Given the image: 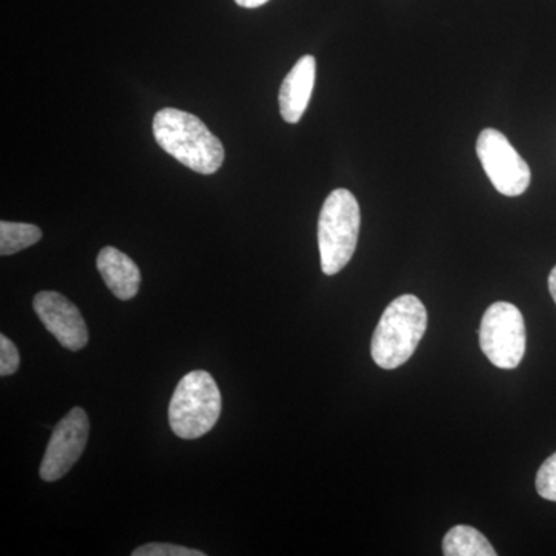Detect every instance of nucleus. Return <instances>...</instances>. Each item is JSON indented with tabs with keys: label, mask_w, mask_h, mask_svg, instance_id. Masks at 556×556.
<instances>
[{
	"label": "nucleus",
	"mask_w": 556,
	"mask_h": 556,
	"mask_svg": "<svg viewBox=\"0 0 556 556\" xmlns=\"http://www.w3.org/2000/svg\"><path fill=\"white\" fill-rule=\"evenodd\" d=\"M97 268L116 299L130 300L138 294L141 273L129 255L112 247L101 249Z\"/></svg>",
	"instance_id": "nucleus-10"
},
{
	"label": "nucleus",
	"mask_w": 556,
	"mask_h": 556,
	"mask_svg": "<svg viewBox=\"0 0 556 556\" xmlns=\"http://www.w3.org/2000/svg\"><path fill=\"white\" fill-rule=\"evenodd\" d=\"M316 58L306 54L288 73L281 84L278 102L280 113L289 124H298L305 115L316 84Z\"/></svg>",
	"instance_id": "nucleus-9"
},
{
	"label": "nucleus",
	"mask_w": 556,
	"mask_h": 556,
	"mask_svg": "<svg viewBox=\"0 0 556 556\" xmlns=\"http://www.w3.org/2000/svg\"><path fill=\"white\" fill-rule=\"evenodd\" d=\"M237 5L243 7V9H258V7L265 5L269 0H236Z\"/></svg>",
	"instance_id": "nucleus-16"
},
{
	"label": "nucleus",
	"mask_w": 556,
	"mask_h": 556,
	"mask_svg": "<svg viewBox=\"0 0 556 556\" xmlns=\"http://www.w3.org/2000/svg\"><path fill=\"white\" fill-rule=\"evenodd\" d=\"M361 230V207L348 189H336L325 200L318 218V251L320 265L327 276H336L357 248Z\"/></svg>",
	"instance_id": "nucleus-3"
},
{
	"label": "nucleus",
	"mask_w": 556,
	"mask_h": 556,
	"mask_svg": "<svg viewBox=\"0 0 556 556\" xmlns=\"http://www.w3.org/2000/svg\"><path fill=\"white\" fill-rule=\"evenodd\" d=\"M548 291H551L552 299L556 303V266L552 269L551 276H548Z\"/></svg>",
	"instance_id": "nucleus-17"
},
{
	"label": "nucleus",
	"mask_w": 556,
	"mask_h": 556,
	"mask_svg": "<svg viewBox=\"0 0 556 556\" xmlns=\"http://www.w3.org/2000/svg\"><path fill=\"white\" fill-rule=\"evenodd\" d=\"M536 492L544 500L556 503V453L547 457L538 470Z\"/></svg>",
	"instance_id": "nucleus-13"
},
{
	"label": "nucleus",
	"mask_w": 556,
	"mask_h": 556,
	"mask_svg": "<svg viewBox=\"0 0 556 556\" xmlns=\"http://www.w3.org/2000/svg\"><path fill=\"white\" fill-rule=\"evenodd\" d=\"M153 137L164 152L199 174H215L225 161L222 141L192 113L160 110L153 118Z\"/></svg>",
	"instance_id": "nucleus-1"
},
{
	"label": "nucleus",
	"mask_w": 556,
	"mask_h": 556,
	"mask_svg": "<svg viewBox=\"0 0 556 556\" xmlns=\"http://www.w3.org/2000/svg\"><path fill=\"white\" fill-rule=\"evenodd\" d=\"M90 422L86 409L75 407L62 417L53 428V434L40 464L39 475L43 481L54 482L72 470L78 463L89 441Z\"/></svg>",
	"instance_id": "nucleus-7"
},
{
	"label": "nucleus",
	"mask_w": 556,
	"mask_h": 556,
	"mask_svg": "<svg viewBox=\"0 0 556 556\" xmlns=\"http://www.w3.org/2000/svg\"><path fill=\"white\" fill-rule=\"evenodd\" d=\"M478 159L497 192L519 197L529 189L532 172L529 164L500 130L481 131L477 142Z\"/></svg>",
	"instance_id": "nucleus-6"
},
{
	"label": "nucleus",
	"mask_w": 556,
	"mask_h": 556,
	"mask_svg": "<svg viewBox=\"0 0 556 556\" xmlns=\"http://www.w3.org/2000/svg\"><path fill=\"white\" fill-rule=\"evenodd\" d=\"M21 356L16 345L7 336H0V376L14 375L20 369Z\"/></svg>",
	"instance_id": "nucleus-15"
},
{
	"label": "nucleus",
	"mask_w": 556,
	"mask_h": 556,
	"mask_svg": "<svg viewBox=\"0 0 556 556\" xmlns=\"http://www.w3.org/2000/svg\"><path fill=\"white\" fill-rule=\"evenodd\" d=\"M134 556H204V552L169 543H150L134 551Z\"/></svg>",
	"instance_id": "nucleus-14"
},
{
	"label": "nucleus",
	"mask_w": 556,
	"mask_h": 556,
	"mask_svg": "<svg viewBox=\"0 0 556 556\" xmlns=\"http://www.w3.org/2000/svg\"><path fill=\"white\" fill-rule=\"evenodd\" d=\"M445 556H495V548L478 529L456 526L448 530L442 543Z\"/></svg>",
	"instance_id": "nucleus-11"
},
{
	"label": "nucleus",
	"mask_w": 556,
	"mask_h": 556,
	"mask_svg": "<svg viewBox=\"0 0 556 556\" xmlns=\"http://www.w3.org/2000/svg\"><path fill=\"white\" fill-rule=\"evenodd\" d=\"M526 340L525 317L517 306L496 302L485 311L479 328V345L495 367L517 368L525 357Z\"/></svg>",
	"instance_id": "nucleus-5"
},
{
	"label": "nucleus",
	"mask_w": 556,
	"mask_h": 556,
	"mask_svg": "<svg viewBox=\"0 0 556 556\" xmlns=\"http://www.w3.org/2000/svg\"><path fill=\"white\" fill-rule=\"evenodd\" d=\"M427 309L416 295L405 294L387 306L371 340L372 361L383 369L407 364L427 331Z\"/></svg>",
	"instance_id": "nucleus-2"
},
{
	"label": "nucleus",
	"mask_w": 556,
	"mask_h": 556,
	"mask_svg": "<svg viewBox=\"0 0 556 556\" xmlns=\"http://www.w3.org/2000/svg\"><path fill=\"white\" fill-rule=\"evenodd\" d=\"M42 239V230L27 223H0V254H17Z\"/></svg>",
	"instance_id": "nucleus-12"
},
{
	"label": "nucleus",
	"mask_w": 556,
	"mask_h": 556,
	"mask_svg": "<svg viewBox=\"0 0 556 556\" xmlns=\"http://www.w3.org/2000/svg\"><path fill=\"white\" fill-rule=\"evenodd\" d=\"M222 415V393L207 371H192L179 380L169 405V422L181 439H199L208 433Z\"/></svg>",
	"instance_id": "nucleus-4"
},
{
	"label": "nucleus",
	"mask_w": 556,
	"mask_h": 556,
	"mask_svg": "<svg viewBox=\"0 0 556 556\" xmlns=\"http://www.w3.org/2000/svg\"><path fill=\"white\" fill-rule=\"evenodd\" d=\"M33 308L62 346L79 351L89 343V331L80 311L60 292L42 291L35 295Z\"/></svg>",
	"instance_id": "nucleus-8"
}]
</instances>
